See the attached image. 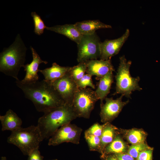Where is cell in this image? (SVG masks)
Here are the masks:
<instances>
[{"mask_svg":"<svg viewBox=\"0 0 160 160\" xmlns=\"http://www.w3.org/2000/svg\"><path fill=\"white\" fill-rule=\"evenodd\" d=\"M15 83L38 112L44 113L65 104L52 84L44 79L29 83L18 80Z\"/></svg>","mask_w":160,"mask_h":160,"instance_id":"6da1fadb","label":"cell"},{"mask_svg":"<svg viewBox=\"0 0 160 160\" xmlns=\"http://www.w3.org/2000/svg\"><path fill=\"white\" fill-rule=\"evenodd\" d=\"M77 118L71 105L65 104L44 113L37 125L43 140L50 138L59 128Z\"/></svg>","mask_w":160,"mask_h":160,"instance_id":"7a4b0ae2","label":"cell"},{"mask_svg":"<svg viewBox=\"0 0 160 160\" xmlns=\"http://www.w3.org/2000/svg\"><path fill=\"white\" fill-rule=\"evenodd\" d=\"M26 50L20 36L17 35L13 43L0 53V71L16 80H19L18 74L24 65Z\"/></svg>","mask_w":160,"mask_h":160,"instance_id":"3957f363","label":"cell"},{"mask_svg":"<svg viewBox=\"0 0 160 160\" xmlns=\"http://www.w3.org/2000/svg\"><path fill=\"white\" fill-rule=\"evenodd\" d=\"M41 135L37 126L21 127L12 132L7 142L17 146L24 155H28L34 150L39 148L42 141Z\"/></svg>","mask_w":160,"mask_h":160,"instance_id":"277c9868","label":"cell"},{"mask_svg":"<svg viewBox=\"0 0 160 160\" xmlns=\"http://www.w3.org/2000/svg\"><path fill=\"white\" fill-rule=\"evenodd\" d=\"M119 61L115 76L116 91L113 95L121 94L127 98H131L132 92L142 89L138 84L140 77L138 76L133 77L131 75L129 69L132 64L131 61H127L125 56L122 55L119 57Z\"/></svg>","mask_w":160,"mask_h":160,"instance_id":"5b68a950","label":"cell"},{"mask_svg":"<svg viewBox=\"0 0 160 160\" xmlns=\"http://www.w3.org/2000/svg\"><path fill=\"white\" fill-rule=\"evenodd\" d=\"M99 100L95 91L91 89L79 88L71 105L77 117L89 119L96 103Z\"/></svg>","mask_w":160,"mask_h":160,"instance_id":"8992f818","label":"cell"},{"mask_svg":"<svg viewBox=\"0 0 160 160\" xmlns=\"http://www.w3.org/2000/svg\"><path fill=\"white\" fill-rule=\"evenodd\" d=\"M101 42L96 32L91 34L82 35L77 44V61L79 63L100 58Z\"/></svg>","mask_w":160,"mask_h":160,"instance_id":"52a82bcc","label":"cell"},{"mask_svg":"<svg viewBox=\"0 0 160 160\" xmlns=\"http://www.w3.org/2000/svg\"><path fill=\"white\" fill-rule=\"evenodd\" d=\"M82 129L70 123L65 124L57 129L49 138L48 145L56 146L64 142H70L76 144L79 143Z\"/></svg>","mask_w":160,"mask_h":160,"instance_id":"ba28073f","label":"cell"},{"mask_svg":"<svg viewBox=\"0 0 160 160\" xmlns=\"http://www.w3.org/2000/svg\"><path fill=\"white\" fill-rule=\"evenodd\" d=\"M51 84L65 103L71 105L75 95L79 88L69 72Z\"/></svg>","mask_w":160,"mask_h":160,"instance_id":"9c48e42d","label":"cell"},{"mask_svg":"<svg viewBox=\"0 0 160 160\" xmlns=\"http://www.w3.org/2000/svg\"><path fill=\"white\" fill-rule=\"evenodd\" d=\"M123 96L121 95L116 99L112 98H105V103L100 105V115L102 122H110L118 116L124 107L129 102V100L123 101Z\"/></svg>","mask_w":160,"mask_h":160,"instance_id":"30bf717a","label":"cell"},{"mask_svg":"<svg viewBox=\"0 0 160 160\" xmlns=\"http://www.w3.org/2000/svg\"><path fill=\"white\" fill-rule=\"evenodd\" d=\"M129 33V29H127L120 37L114 39H106L103 42H101L100 59L103 60H111L112 57L118 54L128 38Z\"/></svg>","mask_w":160,"mask_h":160,"instance_id":"8fae6325","label":"cell"},{"mask_svg":"<svg viewBox=\"0 0 160 160\" xmlns=\"http://www.w3.org/2000/svg\"><path fill=\"white\" fill-rule=\"evenodd\" d=\"M30 49L32 52L33 60L30 64L24 65L23 67L25 71V76L24 79L20 80L23 83H29L36 81L39 79L38 72L39 65L42 63L46 64L48 62L42 60L36 50L31 46Z\"/></svg>","mask_w":160,"mask_h":160,"instance_id":"7c38bea8","label":"cell"},{"mask_svg":"<svg viewBox=\"0 0 160 160\" xmlns=\"http://www.w3.org/2000/svg\"><path fill=\"white\" fill-rule=\"evenodd\" d=\"M86 63V73L92 76H96L97 80H99L109 72L115 71L111 60H93L87 61Z\"/></svg>","mask_w":160,"mask_h":160,"instance_id":"4fadbf2b","label":"cell"},{"mask_svg":"<svg viewBox=\"0 0 160 160\" xmlns=\"http://www.w3.org/2000/svg\"><path fill=\"white\" fill-rule=\"evenodd\" d=\"M74 25L79 32L82 35L93 34L96 30L102 28H110V25L105 24L98 20H90L77 22Z\"/></svg>","mask_w":160,"mask_h":160,"instance_id":"5bb4252c","label":"cell"},{"mask_svg":"<svg viewBox=\"0 0 160 160\" xmlns=\"http://www.w3.org/2000/svg\"><path fill=\"white\" fill-rule=\"evenodd\" d=\"M47 30L63 35L78 44L82 36L78 31L74 24H66L47 27Z\"/></svg>","mask_w":160,"mask_h":160,"instance_id":"9a60e30c","label":"cell"},{"mask_svg":"<svg viewBox=\"0 0 160 160\" xmlns=\"http://www.w3.org/2000/svg\"><path fill=\"white\" fill-rule=\"evenodd\" d=\"M71 67L62 66L54 63L51 67L43 70L39 69V72L43 75L45 80L51 84L65 75L69 71Z\"/></svg>","mask_w":160,"mask_h":160,"instance_id":"2e32d148","label":"cell"},{"mask_svg":"<svg viewBox=\"0 0 160 160\" xmlns=\"http://www.w3.org/2000/svg\"><path fill=\"white\" fill-rule=\"evenodd\" d=\"M2 131L10 130L12 132L21 127L22 121L17 115L11 109L3 116H0Z\"/></svg>","mask_w":160,"mask_h":160,"instance_id":"e0dca14e","label":"cell"},{"mask_svg":"<svg viewBox=\"0 0 160 160\" xmlns=\"http://www.w3.org/2000/svg\"><path fill=\"white\" fill-rule=\"evenodd\" d=\"M113 71H111L99 79L97 87L95 91L100 101V105L110 92L112 84L113 82Z\"/></svg>","mask_w":160,"mask_h":160,"instance_id":"ac0fdd59","label":"cell"},{"mask_svg":"<svg viewBox=\"0 0 160 160\" xmlns=\"http://www.w3.org/2000/svg\"><path fill=\"white\" fill-rule=\"evenodd\" d=\"M128 147L118 133L113 140L105 147L101 155L127 152Z\"/></svg>","mask_w":160,"mask_h":160,"instance_id":"d6986e66","label":"cell"},{"mask_svg":"<svg viewBox=\"0 0 160 160\" xmlns=\"http://www.w3.org/2000/svg\"><path fill=\"white\" fill-rule=\"evenodd\" d=\"M104 125L100 137V150L102 154L105 147L111 143L119 133L118 129L110 123L107 122Z\"/></svg>","mask_w":160,"mask_h":160,"instance_id":"ffe728a7","label":"cell"},{"mask_svg":"<svg viewBox=\"0 0 160 160\" xmlns=\"http://www.w3.org/2000/svg\"><path fill=\"white\" fill-rule=\"evenodd\" d=\"M121 131L126 139L131 145L145 142L147 136L146 133L142 129L133 128Z\"/></svg>","mask_w":160,"mask_h":160,"instance_id":"44dd1931","label":"cell"},{"mask_svg":"<svg viewBox=\"0 0 160 160\" xmlns=\"http://www.w3.org/2000/svg\"><path fill=\"white\" fill-rule=\"evenodd\" d=\"M87 69L86 62L81 63L71 67L69 72L71 77L76 82L86 74Z\"/></svg>","mask_w":160,"mask_h":160,"instance_id":"7402d4cb","label":"cell"},{"mask_svg":"<svg viewBox=\"0 0 160 160\" xmlns=\"http://www.w3.org/2000/svg\"><path fill=\"white\" fill-rule=\"evenodd\" d=\"M84 137L90 151H97L101 153L100 137L84 133Z\"/></svg>","mask_w":160,"mask_h":160,"instance_id":"603a6c76","label":"cell"},{"mask_svg":"<svg viewBox=\"0 0 160 160\" xmlns=\"http://www.w3.org/2000/svg\"><path fill=\"white\" fill-rule=\"evenodd\" d=\"M145 142L131 145L128 147L127 153L136 159L139 153L142 151L152 149Z\"/></svg>","mask_w":160,"mask_h":160,"instance_id":"cb8c5ba5","label":"cell"},{"mask_svg":"<svg viewBox=\"0 0 160 160\" xmlns=\"http://www.w3.org/2000/svg\"><path fill=\"white\" fill-rule=\"evenodd\" d=\"M31 15L34 22V32L36 34L40 35L43 33L44 29L46 28L47 26L40 16L35 12H32Z\"/></svg>","mask_w":160,"mask_h":160,"instance_id":"d4e9b609","label":"cell"},{"mask_svg":"<svg viewBox=\"0 0 160 160\" xmlns=\"http://www.w3.org/2000/svg\"><path fill=\"white\" fill-rule=\"evenodd\" d=\"M79 88L85 89L88 86L93 89L95 88V86L93 83L92 76L87 73L79 80L76 82Z\"/></svg>","mask_w":160,"mask_h":160,"instance_id":"484cf974","label":"cell"},{"mask_svg":"<svg viewBox=\"0 0 160 160\" xmlns=\"http://www.w3.org/2000/svg\"><path fill=\"white\" fill-rule=\"evenodd\" d=\"M104 124L101 125L96 123L86 130L84 133L100 137L103 131Z\"/></svg>","mask_w":160,"mask_h":160,"instance_id":"4316f807","label":"cell"},{"mask_svg":"<svg viewBox=\"0 0 160 160\" xmlns=\"http://www.w3.org/2000/svg\"><path fill=\"white\" fill-rule=\"evenodd\" d=\"M153 149L146 150L140 152L136 160H152Z\"/></svg>","mask_w":160,"mask_h":160,"instance_id":"83f0119b","label":"cell"},{"mask_svg":"<svg viewBox=\"0 0 160 160\" xmlns=\"http://www.w3.org/2000/svg\"><path fill=\"white\" fill-rule=\"evenodd\" d=\"M39 148L31 151L28 155L27 160H43L44 157L41 155Z\"/></svg>","mask_w":160,"mask_h":160,"instance_id":"f1b7e54d","label":"cell"},{"mask_svg":"<svg viewBox=\"0 0 160 160\" xmlns=\"http://www.w3.org/2000/svg\"><path fill=\"white\" fill-rule=\"evenodd\" d=\"M119 160H136L127 153L113 154Z\"/></svg>","mask_w":160,"mask_h":160,"instance_id":"f546056e","label":"cell"},{"mask_svg":"<svg viewBox=\"0 0 160 160\" xmlns=\"http://www.w3.org/2000/svg\"><path fill=\"white\" fill-rule=\"evenodd\" d=\"M101 158L103 160H119L113 154L104 156L101 155Z\"/></svg>","mask_w":160,"mask_h":160,"instance_id":"4dcf8cb0","label":"cell"},{"mask_svg":"<svg viewBox=\"0 0 160 160\" xmlns=\"http://www.w3.org/2000/svg\"><path fill=\"white\" fill-rule=\"evenodd\" d=\"M0 160H7L5 156H2L1 157Z\"/></svg>","mask_w":160,"mask_h":160,"instance_id":"1f68e13d","label":"cell"},{"mask_svg":"<svg viewBox=\"0 0 160 160\" xmlns=\"http://www.w3.org/2000/svg\"><path fill=\"white\" fill-rule=\"evenodd\" d=\"M57 160V159H53V160Z\"/></svg>","mask_w":160,"mask_h":160,"instance_id":"d6a6232c","label":"cell"}]
</instances>
